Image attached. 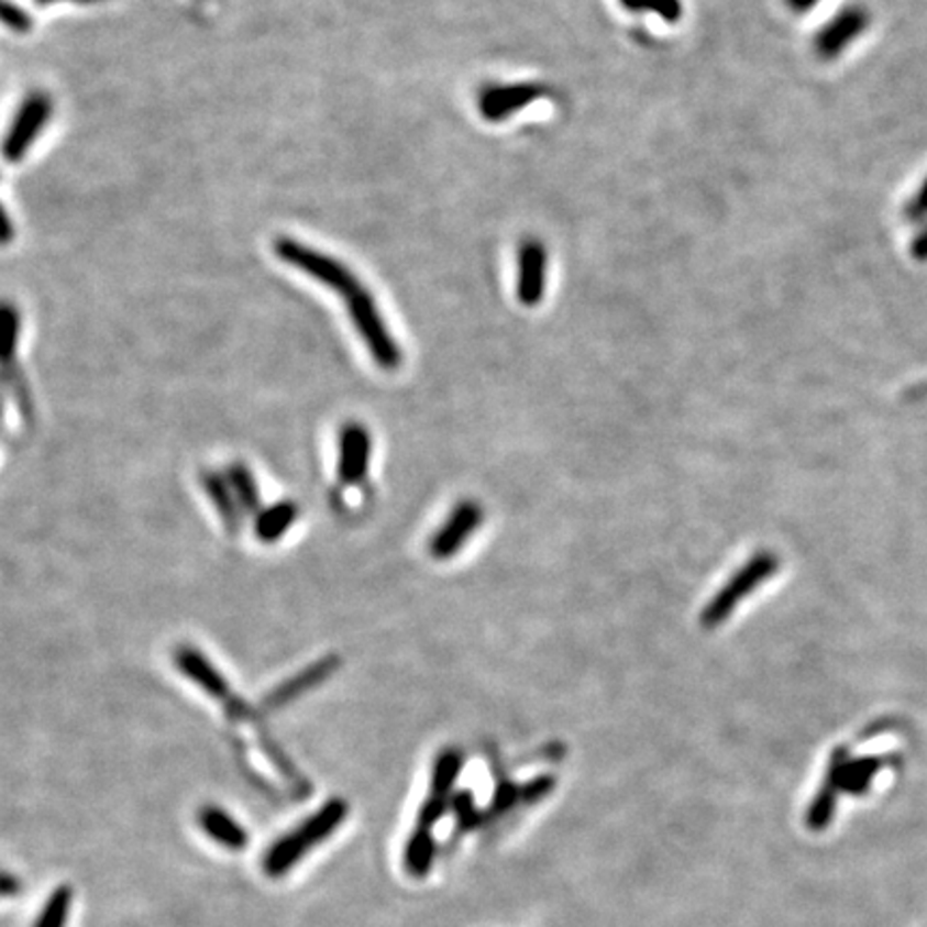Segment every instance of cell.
Listing matches in <instances>:
<instances>
[{
    "mask_svg": "<svg viewBox=\"0 0 927 927\" xmlns=\"http://www.w3.org/2000/svg\"><path fill=\"white\" fill-rule=\"evenodd\" d=\"M20 889V883L9 874H0V895H13Z\"/></svg>",
    "mask_w": 927,
    "mask_h": 927,
    "instance_id": "f1b7e54d",
    "label": "cell"
},
{
    "mask_svg": "<svg viewBox=\"0 0 927 927\" xmlns=\"http://www.w3.org/2000/svg\"><path fill=\"white\" fill-rule=\"evenodd\" d=\"M71 904H74V891H71V886L60 884L47 897V902L44 904V911H42V915H40L35 927H65L67 917L71 913Z\"/></svg>",
    "mask_w": 927,
    "mask_h": 927,
    "instance_id": "ac0fdd59",
    "label": "cell"
},
{
    "mask_svg": "<svg viewBox=\"0 0 927 927\" xmlns=\"http://www.w3.org/2000/svg\"><path fill=\"white\" fill-rule=\"evenodd\" d=\"M518 801H522V786L503 784L500 788H496V795L492 798V805H489V812L487 814H492V816L498 814L500 816L507 809H511Z\"/></svg>",
    "mask_w": 927,
    "mask_h": 927,
    "instance_id": "cb8c5ba5",
    "label": "cell"
},
{
    "mask_svg": "<svg viewBox=\"0 0 927 927\" xmlns=\"http://www.w3.org/2000/svg\"><path fill=\"white\" fill-rule=\"evenodd\" d=\"M464 755L457 748H444L439 751L434 764H432V777H430V795L451 798L455 782L462 773Z\"/></svg>",
    "mask_w": 927,
    "mask_h": 927,
    "instance_id": "9a60e30c",
    "label": "cell"
},
{
    "mask_svg": "<svg viewBox=\"0 0 927 927\" xmlns=\"http://www.w3.org/2000/svg\"><path fill=\"white\" fill-rule=\"evenodd\" d=\"M449 809H451V798L428 795V798L421 805V809H419V814H417V827L432 831L441 823Z\"/></svg>",
    "mask_w": 927,
    "mask_h": 927,
    "instance_id": "44dd1931",
    "label": "cell"
},
{
    "mask_svg": "<svg viewBox=\"0 0 927 927\" xmlns=\"http://www.w3.org/2000/svg\"><path fill=\"white\" fill-rule=\"evenodd\" d=\"M20 331H22L20 309L15 308L11 301L0 299V374L2 376L20 369L15 363Z\"/></svg>",
    "mask_w": 927,
    "mask_h": 927,
    "instance_id": "7c38bea8",
    "label": "cell"
},
{
    "mask_svg": "<svg viewBox=\"0 0 927 927\" xmlns=\"http://www.w3.org/2000/svg\"><path fill=\"white\" fill-rule=\"evenodd\" d=\"M795 11H807V9H812L818 0H786Z\"/></svg>",
    "mask_w": 927,
    "mask_h": 927,
    "instance_id": "f546056e",
    "label": "cell"
},
{
    "mask_svg": "<svg viewBox=\"0 0 927 927\" xmlns=\"http://www.w3.org/2000/svg\"><path fill=\"white\" fill-rule=\"evenodd\" d=\"M200 829L211 839H216L220 846L228 850H243L247 848V831L220 807L207 805L198 814Z\"/></svg>",
    "mask_w": 927,
    "mask_h": 927,
    "instance_id": "8fae6325",
    "label": "cell"
},
{
    "mask_svg": "<svg viewBox=\"0 0 927 927\" xmlns=\"http://www.w3.org/2000/svg\"><path fill=\"white\" fill-rule=\"evenodd\" d=\"M834 807H836V796L831 788H825L820 795L816 796V801L809 807L807 814V827L814 831H820L829 825L831 816H834Z\"/></svg>",
    "mask_w": 927,
    "mask_h": 927,
    "instance_id": "7402d4cb",
    "label": "cell"
},
{
    "mask_svg": "<svg viewBox=\"0 0 927 927\" xmlns=\"http://www.w3.org/2000/svg\"><path fill=\"white\" fill-rule=\"evenodd\" d=\"M228 486L234 494V500L239 505L241 511H254L258 507L261 500V492L254 482V475L250 473L247 466L236 464L228 471Z\"/></svg>",
    "mask_w": 927,
    "mask_h": 927,
    "instance_id": "2e32d148",
    "label": "cell"
},
{
    "mask_svg": "<svg viewBox=\"0 0 927 927\" xmlns=\"http://www.w3.org/2000/svg\"><path fill=\"white\" fill-rule=\"evenodd\" d=\"M346 304H349V313H351L354 329L363 338L365 349L372 354L374 363L380 369L396 372L401 365V351L394 335L389 333L387 322L376 306V301L372 299L369 290L361 286L351 297H346Z\"/></svg>",
    "mask_w": 927,
    "mask_h": 927,
    "instance_id": "7a4b0ae2",
    "label": "cell"
},
{
    "mask_svg": "<svg viewBox=\"0 0 927 927\" xmlns=\"http://www.w3.org/2000/svg\"><path fill=\"white\" fill-rule=\"evenodd\" d=\"M0 24L15 33H26L33 29V18L20 4L11 0H0Z\"/></svg>",
    "mask_w": 927,
    "mask_h": 927,
    "instance_id": "603a6c76",
    "label": "cell"
},
{
    "mask_svg": "<svg viewBox=\"0 0 927 927\" xmlns=\"http://www.w3.org/2000/svg\"><path fill=\"white\" fill-rule=\"evenodd\" d=\"M545 89L539 85H516V87H489L479 95V112L487 121L496 123L516 110H522L532 101L541 99Z\"/></svg>",
    "mask_w": 927,
    "mask_h": 927,
    "instance_id": "9c48e42d",
    "label": "cell"
},
{
    "mask_svg": "<svg viewBox=\"0 0 927 927\" xmlns=\"http://www.w3.org/2000/svg\"><path fill=\"white\" fill-rule=\"evenodd\" d=\"M202 486L211 494V500L216 505V509L220 511L221 520L225 522L228 529L234 530L236 522H239V505L234 500V494L225 482H221L218 475H202Z\"/></svg>",
    "mask_w": 927,
    "mask_h": 927,
    "instance_id": "e0dca14e",
    "label": "cell"
},
{
    "mask_svg": "<svg viewBox=\"0 0 927 927\" xmlns=\"http://www.w3.org/2000/svg\"><path fill=\"white\" fill-rule=\"evenodd\" d=\"M273 252L277 254V258L286 265L295 266L299 271H304L311 279L333 288L338 295H342L344 299L351 297L354 290H358L363 284L354 277L353 271L346 265H342L340 261H335L329 254H322L313 247H308L295 239L288 236H279L273 243Z\"/></svg>",
    "mask_w": 927,
    "mask_h": 927,
    "instance_id": "3957f363",
    "label": "cell"
},
{
    "mask_svg": "<svg viewBox=\"0 0 927 927\" xmlns=\"http://www.w3.org/2000/svg\"><path fill=\"white\" fill-rule=\"evenodd\" d=\"M349 818V803L342 798L327 801L301 827L277 839L265 857V872L271 879H282L293 870L309 850L331 838Z\"/></svg>",
    "mask_w": 927,
    "mask_h": 927,
    "instance_id": "6da1fadb",
    "label": "cell"
},
{
    "mask_svg": "<svg viewBox=\"0 0 927 927\" xmlns=\"http://www.w3.org/2000/svg\"><path fill=\"white\" fill-rule=\"evenodd\" d=\"M13 236H15L13 223H11L9 213L4 211V207H2V202H0V245H9V243L13 241Z\"/></svg>",
    "mask_w": 927,
    "mask_h": 927,
    "instance_id": "4316f807",
    "label": "cell"
},
{
    "mask_svg": "<svg viewBox=\"0 0 927 927\" xmlns=\"http://www.w3.org/2000/svg\"><path fill=\"white\" fill-rule=\"evenodd\" d=\"M297 518H299V505L297 503L282 500L277 505H271L256 516V525H254L256 537L263 543H275L297 522Z\"/></svg>",
    "mask_w": 927,
    "mask_h": 927,
    "instance_id": "4fadbf2b",
    "label": "cell"
},
{
    "mask_svg": "<svg viewBox=\"0 0 927 927\" xmlns=\"http://www.w3.org/2000/svg\"><path fill=\"white\" fill-rule=\"evenodd\" d=\"M554 786H556V780H554L552 775H541V777H534V780L529 782L527 786H522V801H527V803H537V801H541V798L552 795Z\"/></svg>",
    "mask_w": 927,
    "mask_h": 927,
    "instance_id": "d4e9b609",
    "label": "cell"
},
{
    "mask_svg": "<svg viewBox=\"0 0 927 927\" xmlns=\"http://www.w3.org/2000/svg\"><path fill=\"white\" fill-rule=\"evenodd\" d=\"M451 809H453V814L457 818L460 831H464V834L477 829L484 823V818H486V814L477 807L475 798H473V795L468 791H462V793L451 796Z\"/></svg>",
    "mask_w": 927,
    "mask_h": 927,
    "instance_id": "d6986e66",
    "label": "cell"
},
{
    "mask_svg": "<svg viewBox=\"0 0 927 927\" xmlns=\"http://www.w3.org/2000/svg\"><path fill=\"white\" fill-rule=\"evenodd\" d=\"M520 275H518V299L522 306H537L543 299L545 288V250L539 241H527L520 247Z\"/></svg>",
    "mask_w": 927,
    "mask_h": 927,
    "instance_id": "30bf717a",
    "label": "cell"
},
{
    "mask_svg": "<svg viewBox=\"0 0 927 927\" xmlns=\"http://www.w3.org/2000/svg\"><path fill=\"white\" fill-rule=\"evenodd\" d=\"M775 570H777L775 556L771 554L753 556L710 597V602L700 613V625L705 629H715L724 625L751 591H755L769 575L775 574Z\"/></svg>",
    "mask_w": 927,
    "mask_h": 927,
    "instance_id": "277c9868",
    "label": "cell"
},
{
    "mask_svg": "<svg viewBox=\"0 0 927 927\" xmlns=\"http://www.w3.org/2000/svg\"><path fill=\"white\" fill-rule=\"evenodd\" d=\"M52 110H54V103L44 90H33L24 97L2 142V157L9 164H18L24 159L26 151L44 130Z\"/></svg>",
    "mask_w": 927,
    "mask_h": 927,
    "instance_id": "5b68a950",
    "label": "cell"
},
{
    "mask_svg": "<svg viewBox=\"0 0 927 927\" xmlns=\"http://www.w3.org/2000/svg\"><path fill=\"white\" fill-rule=\"evenodd\" d=\"M911 254H913V258L917 263H927V225L915 236L913 247H911Z\"/></svg>",
    "mask_w": 927,
    "mask_h": 927,
    "instance_id": "83f0119b",
    "label": "cell"
},
{
    "mask_svg": "<svg viewBox=\"0 0 927 927\" xmlns=\"http://www.w3.org/2000/svg\"><path fill=\"white\" fill-rule=\"evenodd\" d=\"M434 854L437 841L432 831L417 827L404 846V870L412 879H426L434 868Z\"/></svg>",
    "mask_w": 927,
    "mask_h": 927,
    "instance_id": "5bb4252c",
    "label": "cell"
},
{
    "mask_svg": "<svg viewBox=\"0 0 927 927\" xmlns=\"http://www.w3.org/2000/svg\"><path fill=\"white\" fill-rule=\"evenodd\" d=\"M372 437L363 423L349 421L338 434V482L340 486H361L369 473Z\"/></svg>",
    "mask_w": 927,
    "mask_h": 927,
    "instance_id": "8992f818",
    "label": "cell"
},
{
    "mask_svg": "<svg viewBox=\"0 0 927 927\" xmlns=\"http://www.w3.org/2000/svg\"><path fill=\"white\" fill-rule=\"evenodd\" d=\"M620 4L629 11H655L670 24L678 22L683 13L681 0H620Z\"/></svg>",
    "mask_w": 927,
    "mask_h": 927,
    "instance_id": "ffe728a7",
    "label": "cell"
},
{
    "mask_svg": "<svg viewBox=\"0 0 927 927\" xmlns=\"http://www.w3.org/2000/svg\"><path fill=\"white\" fill-rule=\"evenodd\" d=\"M484 522V509L475 500H462L453 507V511L446 516L441 529L434 532L430 539V554L437 561H446L455 556L462 545L473 537V532L479 529Z\"/></svg>",
    "mask_w": 927,
    "mask_h": 927,
    "instance_id": "52a82bcc",
    "label": "cell"
},
{
    "mask_svg": "<svg viewBox=\"0 0 927 927\" xmlns=\"http://www.w3.org/2000/svg\"><path fill=\"white\" fill-rule=\"evenodd\" d=\"M52 2H60V0H37V4H52ZM71 2H80V4H95V2H106V0H71Z\"/></svg>",
    "mask_w": 927,
    "mask_h": 927,
    "instance_id": "4dcf8cb0",
    "label": "cell"
},
{
    "mask_svg": "<svg viewBox=\"0 0 927 927\" xmlns=\"http://www.w3.org/2000/svg\"><path fill=\"white\" fill-rule=\"evenodd\" d=\"M927 216V178L922 183L919 191L911 198V202L904 209V218L908 221L924 220Z\"/></svg>",
    "mask_w": 927,
    "mask_h": 927,
    "instance_id": "484cf974",
    "label": "cell"
},
{
    "mask_svg": "<svg viewBox=\"0 0 927 927\" xmlns=\"http://www.w3.org/2000/svg\"><path fill=\"white\" fill-rule=\"evenodd\" d=\"M868 24H870V15L861 7H848L839 11L838 15L816 37L818 56L823 60L838 58L848 45L863 35Z\"/></svg>",
    "mask_w": 927,
    "mask_h": 927,
    "instance_id": "ba28073f",
    "label": "cell"
}]
</instances>
